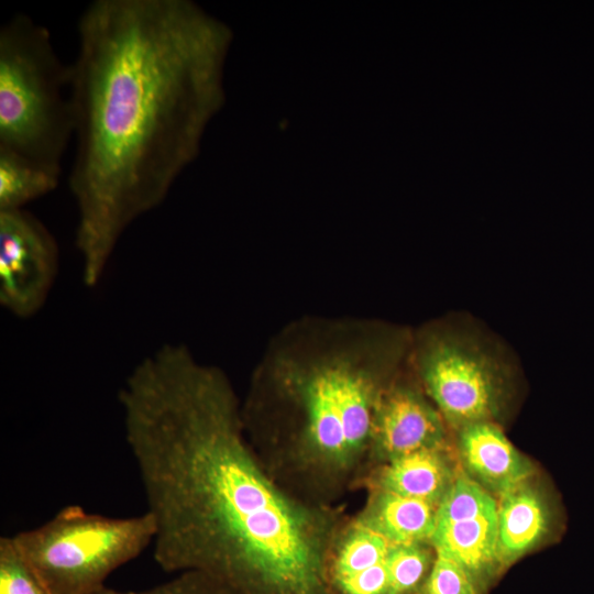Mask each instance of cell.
Wrapping results in <instances>:
<instances>
[{
  "mask_svg": "<svg viewBox=\"0 0 594 594\" xmlns=\"http://www.w3.org/2000/svg\"><path fill=\"white\" fill-rule=\"evenodd\" d=\"M119 403L164 571L205 572L238 594H333L328 556L346 516L270 475L224 372L166 343L134 366Z\"/></svg>",
  "mask_w": 594,
  "mask_h": 594,
  "instance_id": "obj_1",
  "label": "cell"
},
{
  "mask_svg": "<svg viewBox=\"0 0 594 594\" xmlns=\"http://www.w3.org/2000/svg\"><path fill=\"white\" fill-rule=\"evenodd\" d=\"M69 65V176L82 282L95 287L124 231L160 206L220 102L227 32L184 0H95Z\"/></svg>",
  "mask_w": 594,
  "mask_h": 594,
  "instance_id": "obj_2",
  "label": "cell"
},
{
  "mask_svg": "<svg viewBox=\"0 0 594 594\" xmlns=\"http://www.w3.org/2000/svg\"><path fill=\"white\" fill-rule=\"evenodd\" d=\"M413 334L380 322H299L254 371L241 416L270 475L308 503L333 505L374 470L381 399L410 359Z\"/></svg>",
  "mask_w": 594,
  "mask_h": 594,
  "instance_id": "obj_3",
  "label": "cell"
},
{
  "mask_svg": "<svg viewBox=\"0 0 594 594\" xmlns=\"http://www.w3.org/2000/svg\"><path fill=\"white\" fill-rule=\"evenodd\" d=\"M69 66L50 31L18 13L0 29V147L61 173L74 136Z\"/></svg>",
  "mask_w": 594,
  "mask_h": 594,
  "instance_id": "obj_4",
  "label": "cell"
},
{
  "mask_svg": "<svg viewBox=\"0 0 594 594\" xmlns=\"http://www.w3.org/2000/svg\"><path fill=\"white\" fill-rule=\"evenodd\" d=\"M154 536L147 512L118 518L70 505L45 524L11 537L51 594H90L152 544Z\"/></svg>",
  "mask_w": 594,
  "mask_h": 594,
  "instance_id": "obj_5",
  "label": "cell"
},
{
  "mask_svg": "<svg viewBox=\"0 0 594 594\" xmlns=\"http://www.w3.org/2000/svg\"><path fill=\"white\" fill-rule=\"evenodd\" d=\"M413 370L453 430L497 420L510 397L514 367L501 348L465 323H432L413 336Z\"/></svg>",
  "mask_w": 594,
  "mask_h": 594,
  "instance_id": "obj_6",
  "label": "cell"
},
{
  "mask_svg": "<svg viewBox=\"0 0 594 594\" xmlns=\"http://www.w3.org/2000/svg\"><path fill=\"white\" fill-rule=\"evenodd\" d=\"M59 267L58 245L25 208L0 210V304L20 319L44 306Z\"/></svg>",
  "mask_w": 594,
  "mask_h": 594,
  "instance_id": "obj_7",
  "label": "cell"
},
{
  "mask_svg": "<svg viewBox=\"0 0 594 594\" xmlns=\"http://www.w3.org/2000/svg\"><path fill=\"white\" fill-rule=\"evenodd\" d=\"M448 427L424 392L409 359L384 393L376 411L374 469L405 454L449 447Z\"/></svg>",
  "mask_w": 594,
  "mask_h": 594,
  "instance_id": "obj_8",
  "label": "cell"
},
{
  "mask_svg": "<svg viewBox=\"0 0 594 594\" xmlns=\"http://www.w3.org/2000/svg\"><path fill=\"white\" fill-rule=\"evenodd\" d=\"M457 432L462 470L496 499L532 479L534 464L508 440L497 422H476Z\"/></svg>",
  "mask_w": 594,
  "mask_h": 594,
  "instance_id": "obj_9",
  "label": "cell"
},
{
  "mask_svg": "<svg viewBox=\"0 0 594 594\" xmlns=\"http://www.w3.org/2000/svg\"><path fill=\"white\" fill-rule=\"evenodd\" d=\"M497 549L507 566L535 549L554 527L550 499L531 479L497 498Z\"/></svg>",
  "mask_w": 594,
  "mask_h": 594,
  "instance_id": "obj_10",
  "label": "cell"
},
{
  "mask_svg": "<svg viewBox=\"0 0 594 594\" xmlns=\"http://www.w3.org/2000/svg\"><path fill=\"white\" fill-rule=\"evenodd\" d=\"M459 471L449 447L421 450L376 466L363 488H380L439 505Z\"/></svg>",
  "mask_w": 594,
  "mask_h": 594,
  "instance_id": "obj_11",
  "label": "cell"
},
{
  "mask_svg": "<svg viewBox=\"0 0 594 594\" xmlns=\"http://www.w3.org/2000/svg\"><path fill=\"white\" fill-rule=\"evenodd\" d=\"M430 544L468 571L483 591L501 571L497 549V520L483 516L436 522Z\"/></svg>",
  "mask_w": 594,
  "mask_h": 594,
  "instance_id": "obj_12",
  "label": "cell"
},
{
  "mask_svg": "<svg viewBox=\"0 0 594 594\" xmlns=\"http://www.w3.org/2000/svg\"><path fill=\"white\" fill-rule=\"evenodd\" d=\"M366 491L367 498L359 515L392 542L430 541L438 505L380 488Z\"/></svg>",
  "mask_w": 594,
  "mask_h": 594,
  "instance_id": "obj_13",
  "label": "cell"
},
{
  "mask_svg": "<svg viewBox=\"0 0 594 594\" xmlns=\"http://www.w3.org/2000/svg\"><path fill=\"white\" fill-rule=\"evenodd\" d=\"M61 173L0 147V210L22 209L56 188Z\"/></svg>",
  "mask_w": 594,
  "mask_h": 594,
  "instance_id": "obj_14",
  "label": "cell"
},
{
  "mask_svg": "<svg viewBox=\"0 0 594 594\" xmlns=\"http://www.w3.org/2000/svg\"><path fill=\"white\" fill-rule=\"evenodd\" d=\"M496 514V497L460 469L438 505L436 522L495 516Z\"/></svg>",
  "mask_w": 594,
  "mask_h": 594,
  "instance_id": "obj_15",
  "label": "cell"
},
{
  "mask_svg": "<svg viewBox=\"0 0 594 594\" xmlns=\"http://www.w3.org/2000/svg\"><path fill=\"white\" fill-rule=\"evenodd\" d=\"M435 558L436 552L430 542L394 543L387 559L389 594H416Z\"/></svg>",
  "mask_w": 594,
  "mask_h": 594,
  "instance_id": "obj_16",
  "label": "cell"
},
{
  "mask_svg": "<svg viewBox=\"0 0 594 594\" xmlns=\"http://www.w3.org/2000/svg\"><path fill=\"white\" fill-rule=\"evenodd\" d=\"M0 594H51L11 536L0 538Z\"/></svg>",
  "mask_w": 594,
  "mask_h": 594,
  "instance_id": "obj_17",
  "label": "cell"
},
{
  "mask_svg": "<svg viewBox=\"0 0 594 594\" xmlns=\"http://www.w3.org/2000/svg\"><path fill=\"white\" fill-rule=\"evenodd\" d=\"M416 594H483V591L460 564L436 552L432 566Z\"/></svg>",
  "mask_w": 594,
  "mask_h": 594,
  "instance_id": "obj_18",
  "label": "cell"
},
{
  "mask_svg": "<svg viewBox=\"0 0 594 594\" xmlns=\"http://www.w3.org/2000/svg\"><path fill=\"white\" fill-rule=\"evenodd\" d=\"M136 594H238L217 578L200 571H186L173 580Z\"/></svg>",
  "mask_w": 594,
  "mask_h": 594,
  "instance_id": "obj_19",
  "label": "cell"
},
{
  "mask_svg": "<svg viewBox=\"0 0 594 594\" xmlns=\"http://www.w3.org/2000/svg\"><path fill=\"white\" fill-rule=\"evenodd\" d=\"M90 594H136V592H119L113 588H109L107 586H101L100 588L94 591Z\"/></svg>",
  "mask_w": 594,
  "mask_h": 594,
  "instance_id": "obj_20",
  "label": "cell"
}]
</instances>
